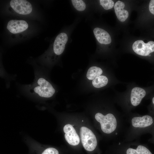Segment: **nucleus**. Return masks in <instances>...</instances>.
Wrapping results in <instances>:
<instances>
[{
	"label": "nucleus",
	"mask_w": 154,
	"mask_h": 154,
	"mask_svg": "<svg viewBox=\"0 0 154 154\" xmlns=\"http://www.w3.org/2000/svg\"><path fill=\"white\" fill-rule=\"evenodd\" d=\"M134 51L140 55L146 56L154 52V42L150 41L145 43L141 40L135 42L132 45Z\"/></svg>",
	"instance_id": "nucleus-4"
},
{
	"label": "nucleus",
	"mask_w": 154,
	"mask_h": 154,
	"mask_svg": "<svg viewBox=\"0 0 154 154\" xmlns=\"http://www.w3.org/2000/svg\"><path fill=\"white\" fill-rule=\"evenodd\" d=\"M149 9L151 13L154 15V0H151L150 1Z\"/></svg>",
	"instance_id": "nucleus-19"
},
{
	"label": "nucleus",
	"mask_w": 154,
	"mask_h": 154,
	"mask_svg": "<svg viewBox=\"0 0 154 154\" xmlns=\"http://www.w3.org/2000/svg\"><path fill=\"white\" fill-rule=\"evenodd\" d=\"M95 118L100 123L101 129L104 133L109 134L116 129L117 125L116 119L112 114L109 113L104 115L98 113L95 115Z\"/></svg>",
	"instance_id": "nucleus-2"
},
{
	"label": "nucleus",
	"mask_w": 154,
	"mask_h": 154,
	"mask_svg": "<svg viewBox=\"0 0 154 154\" xmlns=\"http://www.w3.org/2000/svg\"><path fill=\"white\" fill-rule=\"evenodd\" d=\"M28 27L27 22L23 20H12L8 22L7 28L11 33L16 34L23 32Z\"/></svg>",
	"instance_id": "nucleus-7"
},
{
	"label": "nucleus",
	"mask_w": 154,
	"mask_h": 154,
	"mask_svg": "<svg viewBox=\"0 0 154 154\" xmlns=\"http://www.w3.org/2000/svg\"><path fill=\"white\" fill-rule=\"evenodd\" d=\"M68 40L67 35L65 33H60L57 35L53 44V51L55 54L60 55L63 53Z\"/></svg>",
	"instance_id": "nucleus-8"
},
{
	"label": "nucleus",
	"mask_w": 154,
	"mask_h": 154,
	"mask_svg": "<svg viewBox=\"0 0 154 154\" xmlns=\"http://www.w3.org/2000/svg\"><path fill=\"white\" fill-rule=\"evenodd\" d=\"M93 32L96 38L100 43L107 44L111 43L112 40L110 35L103 29L96 28L94 29Z\"/></svg>",
	"instance_id": "nucleus-11"
},
{
	"label": "nucleus",
	"mask_w": 154,
	"mask_h": 154,
	"mask_svg": "<svg viewBox=\"0 0 154 154\" xmlns=\"http://www.w3.org/2000/svg\"><path fill=\"white\" fill-rule=\"evenodd\" d=\"M80 135L83 146L87 151H92L97 145L96 137L92 131L85 127L80 129Z\"/></svg>",
	"instance_id": "nucleus-3"
},
{
	"label": "nucleus",
	"mask_w": 154,
	"mask_h": 154,
	"mask_svg": "<svg viewBox=\"0 0 154 154\" xmlns=\"http://www.w3.org/2000/svg\"><path fill=\"white\" fill-rule=\"evenodd\" d=\"M63 130L65 133V138L69 144L74 146L79 144L80 141L79 136L72 125L70 124L65 125Z\"/></svg>",
	"instance_id": "nucleus-6"
},
{
	"label": "nucleus",
	"mask_w": 154,
	"mask_h": 154,
	"mask_svg": "<svg viewBox=\"0 0 154 154\" xmlns=\"http://www.w3.org/2000/svg\"><path fill=\"white\" fill-rule=\"evenodd\" d=\"M126 154H152L150 151L145 147L139 145L136 149L131 148L128 149Z\"/></svg>",
	"instance_id": "nucleus-15"
},
{
	"label": "nucleus",
	"mask_w": 154,
	"mask_h": 154,
	"mask_svg": "<svg viewBox=\"0 0 154 154\" xmlns=\"http://www.w3.org/2000/svg\"><path fill=\"white\" fill-rule=\"evenodd\" d=\"M100 4L105 10L112 8L114 6V2L112 0H100Z\"/></svg>",
	"instance_id": "nucleus-17"
},
{
	"label": "nucleus",
	"mask_w": 154,
	"mask_h": 154,
	"mask_svg": "<svg viewBox=\"0 0 154 154\" xmlns=\"http://www.w3.org/2000/svg\"><path fill=\"white\" fill-rule=\"evenodd\" d=\"M10 5L13 10L20 14L27 15L32 11L31 4L26 0H12L10 1Z\"/></svg>",
	"instance_id": "nucleus-5"
},
{
	"label": "nucleus",
	"mask_w": 154,
	"mask_h": 154,
	"mask_svg": "<svg viewBox=\"0 0 154 154\" xmlns=\"http://www.w3.org/2000/svg\"><path fill=\"white\" fill-rule=\"evenodd\" d=\"M108 82L107 78L104 75H100L96 77L92 80L93 86L97 88L103 87L106 85Z\"/></svg>",
	"instance_id": "nucleus-14"
},
{
	"label": "nucleus",
	"mask_w": 154,
	"mask_h": 154,
	"mask_svg": "<svg viewBox=\"0 0 154 154\" xmlns=\"http://www.w3.org/2000/svg\"><path fill=\"white\" fill-rule=\"evenodd\" d=\"M125 4L123 2L118 1L114 6L115 12L118 19L121 22H124L129 16L128 11L124 9Z\"/></svg>",
	"instance_id": "nucleus-12"
},
{
	"label": "nucleus",
	"mask_w": 154,
	"mask_h": 154,
	"mask_svg": "<svg viewBox=\"0 0 154 154\" xmlns=\"http://www.w3.org/2000/svg\"><path fill=\"white\" fill-rule=\"evenodd\" d=\"M42 154H59L58 150L54 148H49L46 149Z\"/></svg>",
	"instance_id": "nucleus-18"
},
{
	"label": "nucleus",
	"mask_w": 154,
	"mask_h": 154,
	"mask_svg": "<svg viewBox=\"0 0 154 154\" xmlns=\"http://www.w3.org/2000/svg\"><path fill=\"white\" fill-rule=\"evenodd\" d=\"M132 125L135 127L143 128L151 125L153 123L152 117L149 115L134 117L132 119Z\"/></svg>",
	"instance_id": "nucleus-9"
},
{
	"label": "nucleus",
	"mask_w": 154,
	"mask_h": 154,
	"mask_svg": "<svg viewBox=\"0 0 154 154\" xmlns=\"http://www.w3.org/2000/svg\"><path fill=\"white\" fill-rule=\"evenodd\" d=\"M152 102L154 104V97L152 99Z\"/></svg>",
	"instance_id": "nucleus-20"
},
{
	"label": "nucleus",
	"mask_w": 154,
	"mask_h": 154,
	"mask_svg": "<svg viewBox=\"0 0 154 154\" xmlns=\"http://www.w3.org/2000/svg\"><path fill=\"white\" fill-rule=\"evenodd\" d=\"M31 89L34 93L41 97L46 98L52 97L55 91L51 84L42 77L37 80Z\"/></svg>",
	"instance_id": "nucleus-1"
},
{
	"label": "nucleus",
	"mask_w": 154,
	"mask_h": 154,
	"mask_svg": "<svg viewBox=\"0 0 154 154\" xmlns=\"http://www.w3.org/2000/svg\"><path fill=\"white\" fill-rule=\"evenodd\" d=\"M145 94L146 92L143 89L138 87L133 88L131 94V104L135 106L139 105Z\"/></svg>",
	"instance_id": "nucleus-10"
},
{
	"label": "nucleus",
	"mask_w": 154,
	"mask_h": 154,
	"mask_svg": "<svg viewBox=\"0 0 154 154\" xmlns=\"http://www.w3.org/2000/svg\"><path fill=\"white\" fill-rule=\"evenodd\" d=\"M102 72V70L100 68L95 66H92L88 69L86 77L89 80H93L96 77L100 76Z\"/></svg>",
	"instance_id": "nucleus-13"
},
{
	"label": "nucleus",
	"mask_w": 154,
	"mask_h": 154,
	"mask_svg": "<svg viewBox=\"0 0 154 154\" xmlns=\"http://www.w3.org/2000/svg\"><path fill=\"white\" fill-rule=\"evenodd\" d=\"M71 1L73 6L77 10L82 11L85 9L86 5L82 0H72Z\"/></svg>",
	"instance_id": "nucleus-16"
}]
</instances>
